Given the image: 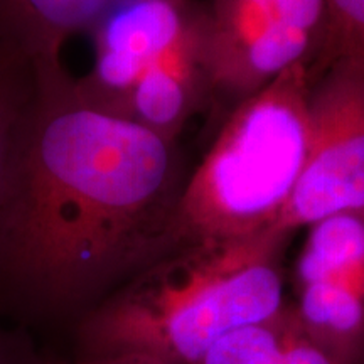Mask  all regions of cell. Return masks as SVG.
I'll use <instances>...</instances> for the list:
<instances>
[{"label":"cell","instance_id":"obj_10","mask_svg":"<svg viewBox=\"0 0 364 364\" xmlns=\"http://www.w3.org/2000/svg\"><path fill=\"white\" fill-rule=\"evenodd\" d=\"M199 364H343L314 346L295 322L289 302L267 321L223 338Z\"/></svg>","mask_w":364,"mask_h":364},{"label":"cell","instance_id":"obj_12","mask_svg":"<svg viewBox=\"0 0 364 364\" xmlns=\"http://www.w3.org/2000/svg\"><path fill=\"white\" fill-rule=\"evenodd\" d=\"M327 43L311 78L332 63H364V0H327Z\"/></svg>","mask_w":364,"mask_h":364},{"label":"cell","instance_id":"obj_6","mask_svg":"<svg viewBox=\"0 0 364 364\" xmlns=\"http://www.w3.org/2000/svg\"><path fill=\"white\" fill-rule=\"evenodd\" d=\"M338 213L364 215V63L348 59L312 76L306 164L275 230L295 236Z\"/></svg>","mask_w":364,"mask_h":364},{"label":"cell","instance_id":"obj_5","mask_svg":"<svg viewBox=\"0 0 364 364\" xmlns=\"http://www.w3.org/2000/svg\"><path fill=\"white\" fill-rule=\"evenodd\" d=\"M211 107L223 118L290 68L316 70L327 43V0H206Z\"/></svg>","mask_w":364,"mask_h":364},{"label":"cell","instance_id":"obj_7","mask_svg":"<svg viewBox=\"0 0 364 364\" xmlns=\"http://www.w3.org/2000/svg\"><path fill=\"white\" fill-rule=\"evenodd\" d=\"M112 0H0V48L16 51L38 73L63 68L75 34L88 33Z\"/></svg>","mask_w":364,"mask_h":364},{"label":"cell","instance_id":"obj_14","mask_svg":"<svg viewBox=\"0 0 364 364\" xmlns=\"http://www.w3.org/2000/svg\"><path fill=\"white\" fill-rule=\"evenodd\" d=\"M44 364H162L142 356H105V358H80L65 356L51 348H44Z\"/></svg>","mask_w":364,"mask_h":364},{"label":"cell","instance_id":"obj_4","mask_svg":"<svg viewBox=\"0 0 364 364\" xmlns=\"http://www.w3.org/2000/svg\"><path fill=\"white\" fill-rule=\"evenodd\" d=\"M86 34L93 63L76 88L113 115L150 86L211 78V16L203 0H112Z\"/></svg>","mask_w":364,"mask_h":364},{"label":"cell","instance_id":"obj_9","mask_svg":"<svg viewBox=\"0 0 364 364\" xmlns=\"http://www.w3.org/2000/svg\"><path fill=\"white\" fill-rule=\"evenodd\" d=\"M338 282L364 297V215L338 213L307 226L292 267V287Z\"/></svg>","mask_w":364,"mask_h":364},{"label":"cell","instance_id":"obj_1","mask_svg":"<svg viewBox=\"0 0 364 364\" xmlns=\"http://www.w3.org/2000/svg\"><path fill=\"white\" fill-rule=\"evenodd\" d=\"M179 142L81 97L66 68L39 97L0 198V318L70 329L181 245Z\"/></svg>","mask_w":364,"mask_h":364},{"label":"cell","instance_id":"obj_11","mask_svg":"<svg viewBox=\"0 0 364 364\" xmlns=\"http://www.w3.org/2000/svg\"><path fill=\"white\" fill-rule=\"evenodd\" d=\"M39 73L22 54L0 48V198L29 129Z\"/></svg>","mask_w":364,"mask_h":364},{"label":"cell","instance_id":"obj_13","mask_svg":"<svg viewBox=\"0 0 364 364\" xmlns=\"http://www.w3.org/2000/svg\"><path fill=\"white\" fill-rule=\"evenodd\" d=\"M0 364H44V351L26 327L0 326Z\"/></svg>","mask_w":364,"mask_h":364},{"label":"cell","instance_id":"obj_8","mask_svg":"<svg viewBox=\"0 0 364 364\" xmlns=\"http://www.w3.org/2000/svg\"><path fill=\"white\" fill-rule=\"evenodd\" d=\"M290 311L304 336L343 364H364V297L338 282L294 289Z\"/></svg>","mask_w":364,"mask_h":364},{"label":"cell","instance_id":"obj_2","mask_svg":"<svg viewBox=\"0 0 364 364\" xmlns=\"http://www.w3.org/2000/svg\"><path fill=\"white\" fill-rule=\"evenodd\" d=\"M279 230L245 240L186 241L73 324V356H142L199 364L223 338L277 316L289 302Z\"/></svg>","mask_w":364,"mask_h":364},{"label":"cell","instance_id":"obj_3","mask_svg":"<svg viewBox=\"0 0 364 364\" xmlns=\"http://www.w3.org/2000/svg\"><path fill=\"white\" fill-rule=\"evenodd\" d=\"M311 80L309 68H290L223 118L186 181L181 245L275 230L306 164Z\"/></svg>","mask_w":364,"mask_h":364}]
</instances>
